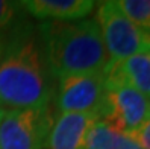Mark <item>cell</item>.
<instances>
[{
	"mask_svg": "<svg viewBox=\"0 0 150 149\" xmlns=\"http://www.w3.org/2000/svg\"><path fill=\"white\" fill-rule=\"evenodd\" d=\"M55 84L44 59L37 26L24 20L6 32L0 56V107L46 108Z\"/></svg>",
	"mask_w": 150,
	"mask_h": 149,
	"instance_id": "6da1fadb",
	"label": "cell"
},
{
	"mask_svg": "<svg viewBox=\"0 0 150 149\" xmlns=\"http://www.w3.org/2000/svg\"><path fill=\"white\" fill-rule=\"evenodd\" d=\"M37 31L47 68L55 81L68 75L100 73L109 63L96 19L41 21Z\"/></svg>",
	"mask_w": 150,
	"mask_h": 149,
	"instance_id": "7a4b0ae2",
	"label": "cell"
},
{
	"mask_svg": "<svg viewBox=\"0 0 150 149\" xmlns=\"http://www.w3.org/2000/svg\"><path fill=\"white\" fill-rule=\"evenodd\" d=\"M96 21L100 28L103 44L111 61H121L150 52V34L132 23L117 6V2H100Z\"/></svg>",
	"mask_w": 150,
	"mask_h": 149,
	"instance_id": "3957f363",
	"label": "cell"
},
{
	"mask_svg": "<svg viewBox=\"0 0 150 149\" xmlns=\"http://www.w3.org/2000/svg\"><path fill=\"white\" fill-rule=\"evenodd\" d=\"M53 119L50 107L6 110L0 120V149H47Z\"/></svg>",
	"mask_w": 150,
	"mask_h": 149,
	"instance_id": "277c9868",
	"label": "cell"
},
{
	"mask_svg": "<svg viewBox=\"0 0 150 149\" xmlns=\"http://www.w3.org/2000/svg\"><path fill=\"white\" fill-rule=\"evenodd\" d=\"M150 119V99L127 85L105 87V99L99 114L111 128L132 135Z\"/></svg>",
	"mask_w": 150,
	"mask_h": 149,
	"instance_id": "5b68a950",
	"label": "cell"
},
{
	"mask_svg": "<svg viewBox=\"0 0 150 149\" xmlns=\"http://www.w3.org/2000/svg\"><path fill=\"white\" fill-rule=\"evenodd\" d=\"M53 98L58 114H93L99 119L105 99L103 72L59 78Z\"/></svg>",
	"mask_w": 150,
	"mask_h": 149,
	"instance_id": "8992f818",
	"label": "cell"
},
{
	"mask_svg": "<svg viewBox=\"0 0 150 149\" xmlns=\"http://www.w3.org/2000/svg\"><path fill=\"white\" fill-rule=\"evenodd\" d=\"M105 87L127 85L150 98V52L111 61L103 70Z\"/></svg>",
	"mask_w": 150,
	"mask_h": 149,
	"instance_id": "52a82bcc",
	"label": "cell"
},
{
	"mask_svg": "<svg viewBox=\"0 0 150 149\" xmlns=\"http://www.w3.org/2000/svg\"><path fill=\"white\" fill-rule=\"evenodd\" d=\"M26 14L41 21H77L91 14L97 5L93 0H23Z\"/></svg>",
	"mask_w": 150,
	"mask_h": 149,
	"instance_id": "ba28073f",
	"label": "cell"
},
{
	"mask_svg": "<svg viewBox=\"0 0 150 149\" xmlns=\"http://www.w3.org/2000/svg\"><path fill=\"white\" fill-rule=\"evenodd\" d=\"M99 120L93 114H58L53 119L47 149H83L91 125Z\"/></svg>",
	"mask_w": 150,
	"mask_h": 149,
	"instance_id": "9c48e42d",
	"label": "cell"
},
{
	"mask_svg": "<svg viewBox=\"0 0 150 149\" xmlns=\"http://www.w3.org/2000/svg\"><path fill=\"white\" fill-rule=\"evenodd\" d=\"M83 149H141L132 137L121 134L103 120H96L86 134Z\"/></svg>",
	"mask_w": 150,
	"mask_h": 149,
	"instance_id": "30bf717a",
	"label": "cell"
},
{
	"mask_svg": "<svg viewBox=\"0 0 150 149\" xmlns=\"http://www.w3.org/2000/svg\"><path fill=\"white\" fill-rule=\"evenodd\" d=\"M117 6L134 24L150 34V0H120Z\"/></svg>",
	"mask_w": 150,
	"mask_h": 149,
	"instance_id": "8fae6325",
	"label": "cell"
},
{
	"mask_svg": "<svg viewBox=\"0 0 150 149\" xmlns=\"http://www.w3.org/2000/svg\"><path fill=\"white\" fill-rule=\"evenodd\" d=\"M26 20V12L20 2L0 0V32H8Z\"/></svg>",
	"mask_w": 150,
	"mask_h": 149,
	"instance_id": "7c38bea8",
	"label": "cell"
},
{
	"mask_svg": "<svg viewBox=\"0 0 150 149\" xmlns=\"http://www.w3.org/2000/svg\"><path fill=\"white\" fill-rule=\"evenodd\" d=\"M130 137L141 146V149H150V119Z\"/></svg>",
	"mask_w": 150,
	"mask_h": 149,
	"instance_id": "4fadbf2b",
	"label": "cell"
},
{
	"mask_svg": "<svg viewBox=\"0 0 150 149\" xmlns=\"http://www.w3.org/2000/svg\"><path fill=\"white\" fill-rule=\"evenodd\" d=\"M5 37H6V32H0V56H2L3 46H5Z\"/></svg>",
	"mask_w": 150,
	"mask_h": 149,
	"instance_id": "5bb4252c",
	"label": "cell"
},
{
	"mask_svg": "<svg viewBox=\"0 0 150 149\" xmlns=\"http://www.w3.org/2000/svg\"><path fill=\"white\" fill-rule=\"evenodd\" d=\"M5 108H2V107H0V120H2V117H3V114H5Z\"/></svg>",
	"mask_w": 150,
	"mask_h": 149,
	"instance_id": "9a60e30c",
	"label": "cell"
}]
</instances>
